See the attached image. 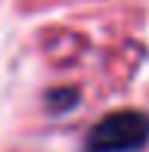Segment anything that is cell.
Segmentation results:
<instances>
[{
    "label": "cell",
    "instance_id": "obj_1",
    "mask_svg": "<svg viewBox=\"0 0 149 152\" xmlns=\"http://www.w3.org/2000/svg\"><path fill=\"white\" fill-rule=\"evenodd\" d=\"M149 143V115L121 109L99 118L87 134V152H137Z\"/></svg>",
    "mask_w": 149,
    "mask_h": 152
}]
</instances>
